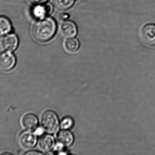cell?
Masks as SVG:
<instances>
[{"instance_id":"cell-11","label":"cell","mask_w":155,"mask_h":155,"mask_svg":"<svg viewBox=\"0 0 155 155\" xmlns=\"http://www.w3.org/2000/svg\"><path fill=\"white\" fill-rule=\"evenodd\" d=\"M23 127L27 131H31L37 128L38 120L36 116L33 114H27L23 117L21 120Z\"/></svg>"},{"instance_id":"cell-2","label":"cell","mask_w":155,"mask_h":155,"mask_svg":"<svg viewBox=\"0 0 155 155\" xmlns=\"http://www.w3.org/2000/svg\"><path fill=\"white\" fill-rule=\"evenodd\" d=\"M59 120L56 114L52 111L45 112L41 118V125L46 133H54L59 127Z\"/></svg>"},{"instance_id":"cell-13","label":"cell","mask_w":155,"mask_h":155,"mask_svg":"<svg viewBox=\"0 0 155 155\" xmlns=\"http://www.w3.org/2000/svg\"><path fill=\"white\" fill-rule=\"evenodd\" d=\"M79 41L76 38H70L67 39L64 43V47L65 50L70 53H74L79 49Z\"/></svg>"},{"instance_id":"cell-18","label":"cell","mask_w":155,"mask_h":155,"mask_svg":"<svg viewBox=\"0 0 155 155\" xmlns=\"http://www.w3.org/2000/svg\"><path fill=\"white\" fill-rule=\"evenodd\" d=\"M25 155H41L43 154L41 153H40V152H37V151H29V152H27V153H25Z\"/></svg>"},{"instance_id":"cell-5","label":"cell","mask_w":155,"mask_h":155,"mask_svg":"<svg viewBox=\"0 0 155 155\" xmlns=\"http://www.w3.org/2000/svg\"><path fill=\"white\" fill-rule=\"evenodd\" d=\"M141 36L143 42L150 46L155 45V25L148 24L142 28Z\"/></svg>"},{"instance_id":"cell-16","label":"cell","mask_w":155,"mask_h":155,"mask_svg":"<svg viewBox=\"0 0 155 155\" xmlns=\"http://www.w3.org/2000/svg\"><path fill=\"white\" fill-rule=\"evenodd\" d=\"M59 19L60 21H66L69 19L70 17V15L67 13H62L59 15Z\"/></svg>"},{"instance_id":"cell-10","label":"cell","mask_w":155,"mask_h":155,"mask_svg":"<svg viewBox=\"0 0 155 155\" xmlns=\"http://www.w3.org/2000/svg\"><path fill=\"white\" fill-rule=\"evenodd\" d=\"M56 139L58 143L64 147L71 146L74 142L73 134L68 130L63 129L58 132Z\"/></svg>"},{"instance_id":"cell-19","label":"cell","mask_w":155,"mask_h":155,"mask_svg":"<svg viewBox=\"0 0 155 155\" xmlns=\"http://www.w3.org/2000/svg\"><path fill=\"white\" fill-rule=\"evenodd\" d=\"M44 131V130L43 129L42 127V128H39L38 129H36L35 133L36 134V135H41L42 134Z\"/></svg>"},{"instance_id":"cell-15","label":"cell","mask_w":155,"mask_h":155,"mask_svg":"<svg viewBox=\"0 0 155 155\" xmlns=\"http://www.w3.org/2000/svg\"><path fill=\"white\" fill-rule=\"evenodd\" d=\"M74 122L73 119L70 116L64 117L61 122L60 126L64 130H69L73 126Z\"/></svg>"},{"instance_id":"cell-8","label":"cell","mask_w":155,"mask_h":155,"mask_svg":"<svg viewBox=\"0 0 155 155\" xmlns=\"http://www.w3.org/2000/svg\"><path fill=\"white\" fill-rule=\"evenodd\" d=\"M61 32L63 36L65 38L74 37L78 32L77 25L74 22L67 20L61 25Z\"/></svg>"},{"instance_id":"cell-14","label":"cell","mask_w":155,"mask_h":155,"mask_svg":"<svg viewBox=\"0 0 155 155\" xmlns=\"http://www.w3.org/2000/svg\"><path fill=\"white\" fill-rule=\"evenodd\" d=\"M75 0H54V3L59 10H66L73 5Z\"/></svg>"},{"instance_id":"cell-9","label":"cell","mask_w":155,"mask_h":155,"mask_svg":"<svg viewBox=\"0 0 155 155\" xmlns=\"http://www.w3.org/2000/svg\"><path fill=\"white\" fill-rule=\"evenodd\" d=\"M55 141L52 136L49 134L43 135L38 141V146L43 152H48L54 147Z\"/></svg>"},{"instance_id":"cell-12","label":"cell","mask_w":155,"mask_h":155,"mask_svg":"<svg viewBox=\"0 0 155 155\" xmlns=\"http://www.w3.org/2000/svg\"><path fill=\"white\" fill-rule=\"evenodd\" d=\"M12 30L11 21L6 16L0 15V36L9 34Z\"/></svg>"},{"instance_id":"cell-6","label":"cell","mask_w":155,"mask_h":155,"mask_svg":"<svg viewBox=\"0 0 155 155\" xmlns=\"http://www.w3.org/2000/svg\"><path fill=\"white\" fill-rule=\"evenodd\" d=\"M19 40L16 35L8 34L2 40L1 46L5 51L12 52L17 48Z\"/></svg>"},{"instance_id":"cell-4","label":"cell","mask_w":155,"mask_h":155,"mask_svg":"<svg viewBox=\"0 0 155 155\" xmlns=\"http://www.w3.org/2000/svg\"><path fill=\"white\" fill-rule=\"evenodd\" d=\"M16 58L11 52L5 51L0 52V70L9 71L12 70L16 64Z\"/></svg>"},{"instance_id":"cell-17","label":"cell","mask_w":155,"mask_h":155,"mask_svg":"<svg viewBox=\"0 0 155 155\" xmlns=\"http://www.w3.org/2000/svg\"><path fill=\"white\" fill-rule=\"evenodd\" d=\"M31 3L35 5L42 4L45 2H47L48 0H28Z\"/></svg>"},{"instance_id":"cell-1","label":"cell","mask_w":155,"mask_h":155,"mask_svg":"<svg viewBox=\"0 0 155 155\" xmlns=\"http://www.w3.org/2000/svg\"><path fill=\"white\" fill-rule=\"evenodd\" d=\"M56 30L57 25L55 20L51 17H45L34 25L33 35L37 41L46 42L54 37Z\"/></svg>"},{"instance_id":"cell-7","label":"cell","mask_w":155,"mask_h":155,"mask_svg":"<svg viewBox=\"0 0 155 155\" xmlns=\"http://www.w3.org/2000/svg\"><path fill=\"white\" fill-rule=\"evenodd\" d=\"M53 7L50 3H47L42 5V4L36 5L32 10V13L35 18L41 20L45 18L46 16L52 12Z\"/></svg>"},{"instance_id":"cell-3","label":"cell","mask_w":155,"mask_h":155,"mask_svg":"<svg viewBox=\"0 0 155 155\" xmlns=\"http://www.w3.org/2000/svg\"><path fill=\"white\" fill-rule=\"evenodd\" d=\"M18 142L22 148L25 149H31L34 147L37 143V135L31 131L26 130L19 135Z\"/></svg>"}]
</instances>
